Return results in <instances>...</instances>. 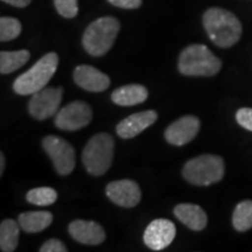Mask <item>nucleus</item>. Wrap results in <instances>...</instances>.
Returning <instances> with one entry per match:
<instances>
[{"instance_id":"1","label":"nucleus","mask_w":252,"mask_h":252,"mask_svg":"<svg viewBox=\"0 0 252 252\" xmlns=\"http://www.w3.org/2000/svg\"><path fill=\"white\" fill-rule=\"evenodd\" d=\"M202 23L208 37L220 48H230L236 45L242 36L241 21L228 9L208 8L203 14Z\"/></svg>"},{"instance_id":"2","label":"nucleus","mask_w":252,"mask_h":252,"mask_svg":"<svg viewBox=\"0 0 252 252\" xmlns=\"http://www.w3.org/2000/svg\"><path fill=\"white\" fill-rule=\"evenodd\" d=\"M121 23L113 17H102L91 23L82 36V45L94 58L104 56L112 48L117 39Z\"/></svg>"},{"instance_id":"3","label":"nucleus","mask_w":252,"mask_h":252,"mask_svg":"<svg viewBox=\"0 0 252 252\" xmlns=\"http://www.w3.org/2000/svg\"><path fill=\"white\" fill-rule=\"evenodd\" d=\"M178 67L185 76L212 77L220 70L222 61L207 46L194 43L180 53Z\"/></svg>"},{"instance_id":"4","label":"nucleus","mask_w":252,"mask_h":252,"mask_svg":"<svg viewBox=\"0 0 252 252\" xmlns=\"http://www.w3.org/2000/svg\"><path fill=\"white\" fill-rule=\"evenodd\" d=\"M59 61V55L54 52L42 56L33 67L14 81V93L20 96H28L46 88L58 70Z\"/></svg>"},{"instance_id":"5","label":"nucleus","mask_w":252,"mask_h":252,"mask_svg":"<svg viewBox=\"0 0 252 252\" xmlns=\"http://www.w3.org/2000/svg\"><path fill=\"white\" fill-rule=\"evenodd\" d=\"M115 154V139L109 133L94 134L84 147L82 162L87 172L94 176L104 175L109 171Z\"/></svg>"},{"instance_id":"6","label":"nucleus","mask_w":252,"mask_h":252,"mask_svg":"<svg viewBox=\"0 0 252 252\" xmlns=\"http://www.w3.org/2000/svg\"><path fill=\"white\" fill-rule=\"evenodd\" d=\"M225 172L224 160L216 154H202L185 163L182 176L195 186H210L223 179Z\"/></svg>"},{"instance_id":"7","label":"nucleus","mask_w":252,"mask_h":252,"mask_svg":"<svg viewBox=\"0 0 252 252\" xmlns=\"http://www.w3.org/2000/svg\"><path fill=\"white\" fill-rule=\"evenodd\" d=\"M42 147L52 160L58 174L65 176L74 171L76 166V153L68 141L58 135H47L42 139Z\"/></svg>"},{"instance_id":"8","label":"nucleus","mask_w":252,"mask_h":252,"mask_svg":"<svg viewBox=\"0 0 252 252\" xmlns=\"http://www.w3.org/2000/svg\"><path fill=\"white\" fill-rule=\"evenodd\" d=\"M93 119V110L86 102L75 100L59 110L54 124L63 131H77L86 127Z\"/></svg>"},{"instance_id":"9","label":"nucleus","mask_w":252,"mask_h":252,"mask_svg":"<svg viewBox=\"0 0 252 252\" xmlns=\"http://www.w3.org/2000/svg\"><path fill=\"white\" fill-rule=\"evenodd\" d=\"M62 88H43L32 94L28 104V111L33 118L37 121H45L55 117L59 112L62 102Z\"/></svg>"},{"instance_id":"10","label":"nucleus","mask_w":252,"mask_h":252,"mask_svg":"<svg viewBox=\"0 0 252 252\" xmlns=\"http://www.w3.org/2000/svg\"><path fill=\"white\" fill-rule=\"evenodd\" d=\"M176 235L175 224L167 219L152 220L144 232V243L151 250L160 251L174 241Z\"/></svg>"},{"instance_id":"11","label":"nucleus","mask_w":252,"mask_h":252,"mask_svg":"<svg viewBox=\"0 0 252 252\" xmlns=\"http://www.w3.org/2000/svg\"><path fill=\"white\" fill-rule=\"evenodd\" d=\"M105 194L112 203L122 208H133L141 200L139 185L128 179L110 182L105 188Z\"/></svg>"},{"instance_id":"12","label":"nucleus","mask_w":252,"mask_h":252,"mask_svg":"<svg viewBox=\"0 0 252 252\" xmlns=\"http://www.w3.org/2000/svg\"><path fill=\"white\" fill-rule=\"evenodd\" d=\"M200 127L201 122L196 116H184L166 128L165 139L174 146H184L196 137Z\"/></svg>"},{"instance_id":"13","label":"nucleus","mask_w":252,"mask_h":252,"mask_svg":"<svg viewBox=\"0 0 252 252\" xmlns=\"http://www.w3.org/2000/svg\"><path fill=\"white\" fill-rule=\"evenodd\" d=\"M74 82L82 89L90 91V93H102L106 90L111 84L110 77L104 72L98 70L93 65L82 64L75 68Z\"/></svg>"},{"instance_id":"14","label":"nucleus","mask_w":252,"mask_h":252,"mask_svg":"<svg viewBox=\"0 0 252 252\" xmlns=\"http://www.w3.org/2000/svg\"><path fill=\"white\" fill-rule=\"evenodd\" d=\"M68 232L75 241L84 245L102 244L106 238L105 230L94 220H72L68 226Z\"/></svg>"},{"instance_id":"15","label":"nucleus","mask_w":252,"mask_h":252,"mask_svg":"<svg viewBox=\"0 0 252 252\" xmlns=\"http://www.w3.org/2000/svg\"><path fill=\"white\" fill-rule=\"evenodd\" d=\"M157 119L158 113L154 110H146V111L133 113L118 123L116 132L122 139H131L149 128L150 126H152L157 122Z\"/></svg>"},{"instance_id":"16","label":"nucleus","mask_w":252,"mask_h":252,"mask_svg":"<svg viewBox=\"0 0 252 252\" xmlns=\"http://www.w3.org/2000/svg\"><path fill=\"white\" fill-rule=\"evenodd\" d=\"M174 215L187 228L194 231H202L207 226L208 216L197 204L181 203L174 208Z\"/></svg>"},{"instance_id":"17","label":"nucleus","mask_w":252,"mask_h":252,"mask_svg":"<svg viewBox=\"0 0 252 252\" xmlns=\"http://www.w3.org/2000/svg\"><path fill=\"white\" fill-rule=\"evenodd\" d=\"M149 97V91L140 84H127L116 89L111 94V99L119 106H133L144 103Z\"/></svg>"},{"instance_id":"18","label":"nucleus","mask_w":252,"mask_h":252,"mask_svg":"<svg viewBox=\"0 0 252 252\" xmlns=\"http://www.w3.org/2000/svg\"><path fill=\"white\" fill-rule=\"evenodd\" d=\"M18 223L24 231L30 234L43 231L53 223V214L49 212H27L20 214Z\"/></svg>"},{"instance_id":"19","label":"nucleus","mask_w":252,"mask_h":252,"mask_svg":"<svg viewBox=\"0 0 252 252\" xmlns=\"http://www.w3.org/2000/svg\"><path fill=\"white\" fill-rule=\"evenodd\" d=\"M20 225L14 220H4L0 224V250L2 252H13L19 243Z\"/></svg>"},{"instance_id":"20","label":"nucleus","mask_w":252,"mask_h":252,"mask_svg":"<svg viewBox=\"0 0 252 252\" xmlns=\"http://www.w3.org/2000/svg\"><path fill=\"white\" fill-rule=\"evenodd\" d=\"M31 59L30 50H15V52H4L0 53V72L1 75L11 74L19 68L26 64Z\"/></svg>"},{"instance_id":"21","label":"nucleus","mask_w":252,"mask_h":252,"mask_svg":"<svg viewBox=\"0 0 252 252\" xmlns=\"http://www.w3.org/2000/svg\"><path fill=\"white\" fill-rule=\"evenodd\" d=\"M232 225L239 232L252 228V200L242 201L236 206L232 214Z\"/></svg>"},{"instance_id":"22","label":"nucleus","mask_w":252,"mask_h":252,"mask_svg":"<svg viewBox=\"0 0 252 252\" xmlns=\"http://www.w3.org/2000/svg\"><path fill=\"white\" fill-rule=\"evenodd\" d=\"M26 200L32 204H35L39 207L52 206L58 200V193L54 188L50 187H39L31 189L27 191Z\"/></svg>"},{"instance_id":"23","label":"nucleus","mask_w":252,"mask_h":252,"mask_svg":"<svg viewBox=\"0 0 252 252\" xmlns=\"http://www.w3.org/2000/svg\"><path fill=\"white\" fill-rule=\"evenodd\" d=\"M23 26L18 19L12 17L0 18V41L7 42L14 40L21 34Z\"/></svg>"},{"instance_id":"24","label":"nucleus","mask_w":252,"mask_h":252,"mask_svg":"<svg viewBox=\"0 0 252 252\" xmlns=\"http://www.w3.org/2000/svg\"><path fill=\"white\" fill-rule=\"evenodd\" d=\"M58 13L65 19H72L78 14V0H54Z\"/></svg>"},{"instance_id":"25","label":"nucleus","mask_w":252,"mask_h":252,"mask_svg":"<svg viewBox=\"0 0 252 252\" xmlns=\"http://www.w3.org/2000/svg\"><path fill=\"white\" fill-rule=\"evenodd\" d=\"M236 121L245 130L252 132V108H241L236 112Z\"/></svg>"},{"instance_id":"26","label":"nucleus","mask_w":252,"mask_h":252,"mask_svg":"<svg viewBox=\"0 0 252 252\" xmlns=\"http://www.w3.org/2000/svg\"><path fill=\"white\" fill-rule=\"evenodd\" d=\"M68 249L65 247L63 242L58 238H50L42 244L40 248V252H67Z\"/></svg>"},{"instance_id":"27","label":"nucleus","mask_w":252,"mask_h":252,"mask_svg":"<svg viewBox=\"0 0 252 252\" xmlns=\"http://www.w3.org/2000/svg\"><path fill=\"white\" fill-rule=\"evenodd\" d=\"M106 1L116 7L125 9H137L143 4V0H106Z\"/></svg>"},{"instance_id":"28","label":"nucleus","mask_w":252,"mask_h":252,"mask_svg":"<svg viewBox=\"0 0 252 252\" xmlns=\"http://www.w3.org/2000/svg\"><path fill=\"white\" fill-rule=\"evenodd\" d=\"M2 2H6V4L14 6V7L18 8H24L27 7L28 5L31 4L32 0H1Z\"/></svg>"},{"instance_id":"29","label":"nucleus","mask_w":252,"mask_h":252,"mask_svg":"<svg viewBox=\"0 0 252 252\" xmlns=\"http://www.w3.org/2000/svg\"><path fill=\"white\" fill-rule=\"evenodd\" d=\"M4 168H5V156L4 153H0V176L2 175L4 173Z\"/></svg>"}]
</instances>
